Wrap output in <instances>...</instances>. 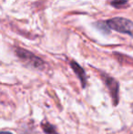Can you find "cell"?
I'll use <instances>...</instances> for the list:
<instances>
[{
	"mask_svg": "<svg viewBox=\"0 0 133 134\" xmlns=\"http://www.w3.org/2000/svg\"><path fill=\"white\" fill-rule=\"evenodd\" d=\"M70 67L73 69V71L75 72V74L79 79L82 85V88H85L86 85H87V75H86V72L83 69V68L79 64L77 63L76 61H74V60H72L70 62Z\"/></svg>",
	"mask_w": 133,
	"mask_h": 134,
	"instance_id": "4",
	"label": "cell"
},
{
	"mask_svg": "<svg viewBox=\"0 0 133 134\" xmlns=\"http://www.w3.org/2000/svg\"><path fill=\"white\" fill-rule=\"evenodd\" d=\"M110 5L115 8H125L129 7L128 0H113L110 2Z\"/></svg>",
	"mask_w": 133,
	"mask_h": 134,
	"instance_id": "6",
	"label": "cell"
},
{
	"mask_svg": "<svg viewBox=\"0 0 133 134\" xmlns=\"http://www.w3.org/2000/svg\"><path fill=\"white\" fill-rule=\"evenodd\" d=\"M0 134H12L9 131H0Z\"/></svg>",
	"mask_w": 133,
	"mask_h": 134,
	"instance_id": "8",
	"label": "cell"
},
{
	"mask_svg": "<svg viewBox=\"0 0 133 134\" xmlns=\"http://www.w3.org/2000/svg\"><path fill=\"white\" fill-rule=\"evenodd\" d=\"M110 29L122 34H127L133 37V22L125 18H113L106 21Z\"/></svg>",
	"mask_w": 133,
	"mask_h": 134,
	"instance_id": "2",
	"label": "cell"
},
{
	"mask_svg": "<svg viewBox=\"0 0 133 134\" xmlns=\"http://www.w3.org/2000/svg\"><path fill=\"white\" fill-rule=\"evenodd\" d=\"M101 78H102L103 81H104L105 85L108 88V91H109V94L111 96V99L113 100V104L114 106H117L119 104V82L115 80L112 77L108 76L106 73H101L100 74Z\"/></svg>",
	"mask_w": 133,
	"mask_h": 134,
	"instance_id": "3",
	"label": "cell"
},
{
	"mask_svg": "<svg viewBox=\"0 0 133 134\" xmlns=\"http://www.w3.org/2000/svg\"><path fill=\"white\" fill-rule=\"evenodd\" d=\"M41 127H42V130L46 134H59L57 131H56V128L48 122H42Z\"/></svg>",
	"mask_w": 133,
	"mask_h": 134,
	"instance_id": "5",
	"label": "cell"
},
{
	"mask_svg": "<svg viewBox=\"0 0 133 134\" xmlns=\"http://www.w3.org/2000/svg\"><path fill=\"white\" fill-rule=\"evenodd\" d=\"M96 26L98 28H100V30H102L104 33H106V34L109 33V27H108V26L107 25L106 22H98V24H97Z\"/></svg>",
	"mask_w": 133,
	"mask_h": 134,
	"instance_id": "7",
	"label": "cell"
},
{
	"mask_svg": "<svg viewBox=\"0 0 133 134\" xmlns=\"http://www.w3.org/2000/svg\"><path fill=\"white\" fill-rule=\"evenodd\" d=\"M15 52H16V55L18 56V58L27 67L32 68V69H44L45 62L40 58H38L35 54H33L32 52L28 51L27 49H24L22 48H16Z\"/></svg>",
	"mask_w": 133,
	"mask_h": 134,
	"instance_id": "1",
	"label": "cell"
}]
</instances>
